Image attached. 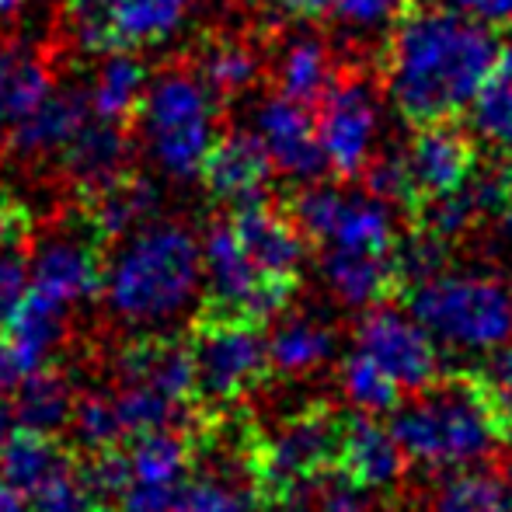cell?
<instances>
[{
	"instance_id": "obj_1",
	"label": "cell",
	"mask_w": 512,
	"mask_h": 512,
	"mask_svg": "<svg viewBox=\"0 0 512 512\" xmlns=\"http://www.w3.org/2000/svg\"><path fill=\"white\" fill-rule=\"evenodd\" d=\"M499 56L492 28L453 7L401 14L384 56L387 98L418 126L450 119L499 70Z\"/></svg>"
},
{
	"instance_id": "obj_2",
	"label": "cell",
	"mask_w": 512,
	"mask_h": 512,
	"mask_svg": "<svg viewBox=\"0 0 512 512\" xmlns=\"http://www.w3.org/2000/svg\"><path fill=\"white\" fill-rule=\"evenodd\" d=\"M415 398L394 408L391 432L411 464L425 471H460L512 443V422L495 405L481 370L439 373Z\"/></svg>"
},
{
	"instance_id": "obj_3",
	"label": "cell",
	"mask_w": 512,
	"mask_h": 512,
	"mask_svg": "<svg viewBox=\"0 0 512 512\" xmlns=\"http://www.w3.org/2000/svg\"><path fill=\"white\" fill-rule=\"evenodd\" d=\"M203 290V251L185 223L150 220L122 237L105 262L102 297L129 328H164L185 317Z\"/></svg>"
},
{
	"instance_id": "obj_4",
	"label": "cell",
	"mask_w": 512,
	"mask_h": 512,
	"mask_svg": "<svg viewBox=\"0 0 512 512\" xmlns=\"http://www.w3.org/2000/svg\"><path fill=\"white\" fill-rule=\"evenodd\" d=\"M345 415L314 401L286 415L272 432H255L244 460L251 499L265 512H310L317 478L338 464Z\"/></svg>"
},
{
	"instance_id": "obj_5",
	"label": "cell",
	"mask_w": 512,
	"mask_h": 512,
	"mask_svg": "<svg viewBox=\"0 0 512 512\" xmlns=\"http://www.w3.org/2000/svg\"><path fill=\"white\" fill-rule=\"evenodd\" d=\"M147 157L171 182H192L216 143V95L196 70L168 67L147 81L136 108Z\"/></svg>"
},
{
	"instance_id": "obj_6",
	"label": "cell",
	"mask_w": 512,
	"mask_h": 512,
	"mask_svg": "<svg viewBox=\"0 0 512 512\" xmlns=\"http://www.w3.org/2000/svg\"><path fill=\"white\" fill-rule=\"evenodd\" d=\"M408 310L436 342L488 352L512 338V290L488 272H439L408 286Z\"/></svg>"
},
{
	"instance_id": "obj_7",
	"label": "cell",
	"mask_w": 512,
	"mask_h": 512,
	"mask_svg": "<svg viewBox=\"0 0 512 512\" xmlns=\"http://www.w3.org/2000/svg\"><path fill=\"white\" fill-rule=\"evenodd\" d=\"M189 352L196 370V398L216 411L234 408L272 377L269 338L262 335V324L203 314Z\"/></svg>"
},
{
	"instance_id": "obj_8",
	"label": "cell",
	"mask_w": 512,
	"mask_h": 512,
	"mask_svg": "<svg viewBox=\"0 0 512 512\" xmlns=\"http://www.w3.org/2000/svg\"><path fill=\"white\" fill-rule=\"evenodd\" d=\"M199 251H203L206 286L203 314L237 317V321H251L265 328V321L279 317L293 300L297 283H276V279L262 276L248 258V251L241 248L230 220L213 223L199 241Z\"/></svg>"
},
{
	"instance_id": "obj_9",
	"label": "cell",
	"mask_w": 512,
	"mask_h": 512,
	"mask_svg": "<svg viewBox=\"0 0 512 512\" xmlns=\"http://www.w3.org/2000/svg\"><path fill=\"white\" fill-rule=\"evenodd\" d=\"M293 220L324 248H352L391 255L398 244V223L391 203L373 192H345L338 185H307L293 199Z\"/></svg>"
},
{
	"instance_id": "obj_10",
	"label": "cell",
	"mask_w": 512,
	"mask_h": 512,
	"mask_svg": "<svg viewBox=\"0 0 512 512\" xmlns=\"http://www.w3.org/2000/svg\"><path fill=\"white\" fill-rule=\"evenodd\" d=\"M317 112V140L324 164L338 178H356L377 157L384 133V105L363 77H345L324 91Z\"/></svg>"
},
{
	"instance_id": "obj_11",
	"label": "cell",
	"mask_w": 512,
	"mask_h": 512,
	"mask_svg": "<svg viewBox=\"0 0 512 512\" xmlns=\"http://www.w3.org/2000/svg\"><path fill=\"white\" fill-rule=\"evenodd\" d=\"M356 349L366 352L401 391H422L443 373L439 345L415 314L398 307H366L356 324Z\"/></svg>"
},
{
	"instance_id": "obj_12",
	"label": "cell",
	"mask_w": 512,
	"mask_h": 512,
	"mask_svg": "<svg viewBox=\"0 0 512 512\" xmlns=\"http://www.w3.org/2000/svg\"><path fill=\"white\" fill-rule=\"evenodd\" d=\"M102 276V241L88 223L84 227H60L39 237L35 251L28 255V290L67 310L98 297Z\"/></svg>"
},
{
	"instance_id": "obj_13",
	"label": "cell",
	"mask_w": 512,
	"mask_h": 512,
	"mask_svg": "<svg viewBox=\"0 0 512 512\" xmlns=\"http://www.w3.org/2000/svg\"><path fill=\"white\" fill-rule=\"evenodd\" d=\"M251 133L269 154L272 168L293 182H314L328 168L317 140V122L304 102H293L286 95H272L255 105L251 112Z\"/></svg>"
},
{
	"instance_id": "obj_14",
	"label": "cell",
	"mask_w": 512,
	"mask_h": 512,
	"mask_svg": "<svg viewBox=\"0 0 512 512\" xmlns=\"http://www.w3.org/2000/svg\"><path fill=\"white\" fill-rule=\"evenodd\" d=\"M401 161H405L411 199L425 203V199H436L460 189L471 178L474 147L457 126H446L443 119L422 122V129L401 150Z\"/></svg>"
},
{
	"instance_id": "obj_15",
	"label": "cell",
	"mask_w": 512,
	"mask_h": 512,
	"mask_svg": "<svg viewBox=\"0 0 512 512\" xmlns=\"http://www.w3.org/2000/svg\"><path fill=\"white\" fill-rule=\"evenodd\" d=\"M272 161L258 136L251 129H234L227 136H216L203 164V182L216 203L241 209L251 203H262L272 185Z\"/></svg>"
},
{
	"instance_id": "obj_16",
	"label": "cell",
	"mask_w": 512,
	"mask_h": 512,
	"mask_svg": "<svg viewBox=\"0 0 512 512\" xmlns=\"http://www.w3.org/2000/svg\"><path fill=\"white\" fill-rule=\"evenodd\" d=\"M230 223H234L241 248L248 251V258L262 276L276 279V283H297L300 269H304L307 244L304 230L297 227L293 216L269 209L265 203H251L237 209Z\"/></svg>"
},
{
	"instance_id": "obj_17",
	"label": "cell",
	"mask_w": 512,
	"mask_h": 512,
	"mask_svg": "<svg viewBox=\"0 0 512 512\" xmlns=\"http://www.w3.org/2000/svg\"><path fill=\"white\" fill-rule=\"evenodd\" d=\"M405 450L394 439L391 425L377 422L373 415H352L345 418L342 453H338V471L352 478L356 485L370 488L373 495L394 492L405 478Z\"/></svg>"
},
{
	"instance_id": "obj_18",
	"label": "cell",
	"mask_w": 512,
	"mask_h": 512,
	"mask_svg": "<svg viewBox=\"0 0 512 512\" xmlns=\"http://www.w3.org/2000/svg\"><path fill=\"white\" fill-rule=\"evenodd\" d=\"M119 384H140L164 398L185 405L196 398V370H192V352L185 342L168 335H143L129 342L115 359Z\"/></svg>"
},
{
	"instance_id": "obj_19",
	"label": "cell",
	"mask_w": 512,
	"mask_h": 512,
	"mask_svg": "<svg viewBox=\"0 0 512 512\" xmlns=\"http://www.w3.org/2000/svg\"><path fill=\"white\" fill-rule=\"evenodd\" d=\"M91 119H95V112H91L88 88L67 84L60 91H49L46 102L35 108V112H28L21 122H14L11 147L21 157L60 154Z\"/></svg>"
},
{
	"instance_id": "obj_20",
	"label": "cell",
	"mask_w": 512,
	"mask_h": 512,
	"mask_svg": "<svg viewBox=\"0 0 512 512\" xmlns=\"http://www.w3.org/2000/svg\"><path fill=\"white\" fill-rule=\"evenodd\" d=\"M321 279L331 297L342 300L345 307H377L405 290L391 255L352 248H324Z\"/></svg>"
},
{
	"instance_id": "obj_21",
	"label": "cell",
	"mask_w": 512,
	"mask_h": 512,
	"mask_svg": "<svg viewBox=\"0 0 512 512\" xmlns=\"http://www.w3.org/2000/svg\"><path fill=\"white\" fill-rule=\"evenodd\" d=\"M161 209V189L150 178L129 175L105 182L102 189L84 192V223L98 234V241H122L136 227L157 220Z\"/></svg>"
},
{
	"instance_id": "obj_22",
	"label": "cell",
	"mask_w": 512,
	"mask_h": 512,
	"mask_svg": "<svg viewBox=\"0 0 512 512\" xmlns=\"http://www.w3.org/2000/svg\"><path fill=\"white\" fill-rule=\"evenodd\" d=\"M70 314H74V310L53 304V300L28 290V297L21 300V307L14 310V317L4 324V342H7V349H11L18 373H32V370H42V366H53L56 352H60L63 342H67Z\"/></svg>"
},
{
	"instance_id": "obj_23",
	"label": "cell",
	"mask_w": 512,
	"mask_h": 512,
	"mask_svg": "<svg viewBox=\"0 0 512 512\" xmlns=\"http://www.w3.org/2000/svg\"><path fill=\"white\" fill-rule=\"evenodd\" d=\"M129 154H133V143H129L126 129L119 122L95 119L60 150V161L67 178L84 196L129 171Z\"/></svg>"
},
{
	"instance_id": "obj_24",
	"label": "cell",
	"mask_w": 512,
	"mask_h": 512,
	"mask_svg": "<svg viewBox=\"0 0 512 512\" xmlns=\"http://www.w3.org/2000/svg\"><path fill=\"white\" fill-rule=\"evenodd\" d=\"M272 74H276L279 95L317 105L324 91L335 84V53L317 32H290L279 42Z\"/></svg>"
},
{
	"instance_id": "obj_25",
	"label": "cell",
	"mask_w": 512,
	"mask_h": 512,
	"mask_svg": "<svg viewBox=\"0 0 512 512\" xmlns=\"http://www.w3.org/2000/svg\"><path fill=\"white\" fill-rule=\"evenodd\" d=\"M11 418L18 429L46 432V436H60L70 425L74 415V384L53 366L21 373L18 384L11 391Z\"/></svg>"
},
{
	"instance_id": "obj_26",
	"label": "cell",
	"mask_w": 512,
	"mask_h": 512,
	"mask_svg": "<svg viewBox=\"0 0 512 512\" xmlns=\"http://www.w3.org/2000/svg\"><path fill=\"white\" fill-rule=\"evenodd\" d=\"M115 49L168 42L189 18L192 0H102Z\"/></svg>"
},
{
	"instance_id": "obj_27",
	"label": "cell",
	"mask_w": 512,
	"mask_h": 512,
	"mask_svg": "<svg viewBox=\"0 0 512 512\" xmlns=\"http://www.w3.org/2000/svg\"><path fill=\"white\" fill-rule=\"evenodd\" d=\"M147 81H150V70L133 53H126V49L105 53L102 67L95 70V84L88 88L95 119L126 126L136 115V108H140Z\"/></svg>"
},
{
	"instance_id": "obj_28",
	"label": "cell",
	"mask_w": 512,
	"mask_h": 512,
	"mask_svg": "<svg viewBox=\"0 0 512 512\" xmlns=\"http://www.w3.org/2000/svg\"><path fill=\"white\" fill-rule=\"evenodd\" d=\"M331 356H335V331L324 321H317V317H286L269 335L272 373L304 377V373H314L317 366L328 363Z\"/></svg>"
},
{
	"instance_id": "obj_29",
	"label": "cell",
	"mask_w": 512,
	"mask_h": 512,
	"mask_svg": "<svg viewBox=\"0 0 512 512\" xmlns=\"http://www.w3.org/2000/svg\"><path fill=\"white\" fill-rule=\"evenodd\" d=\"M67 464H70V457H67V450L56 443V436L18 429V425H14L11 439H7V446H4V457H0V481L11 485L14 492L32 495L42 481H49Z\"/></svg>"
},
{
	"instance_id": "obj_30",
	"label": "cell",
	"mask_w": 512,
	"mask_h": 512,
	"mask_svg": "<svg viewBox=\"0 0 512 512\" xmlns=\"http://www.w3.org/2000/svg\"><path fill=\"white\" fill-rule=\"evenodd\" d=\"M429 512H512V481L495 471L460 467L436 488Z\"/></svg>"
},
{
	"instance_id": "obj_31",
	"label": "cell",
	"mask_w": 512,
	"mask_h": 512,
	"mask_svg": "<svg viewBox=\"0 0 512 512\" xmlns=\"http://www.w3.org/2000/svg\"><path fill=\"white\" fill-rule=\"evenodd\" d=\"M49 91H53V77L39 56L25 49L0 53V119L21 122L46 102Z\"/></svg>"
},
{
	"instance_id": "obj_32",
	"label": "cell",
	"mask_w": 512,
	"mask_h": 512,
	"mask_svg": "<svg viewBox=\"0 0 512 512\" xmlns=\"http://www.w3.org/2000/svg\"><path fill=\"white\" fill-rule=\"evenodd\" d=\"M196 74L203 77V84L216 98H241L262 77V60L248 42L220 39L203 49Z\"/></svg>"
},
{
	"instance_id": "obj_33",
	"label": "cell",
	"mask_w": 512,
	"mask_h": 512,
	"mask_svg": "<svg viewBox=\"0 0 512 512\" xmlns=\"http://www.w3.org/2000/svg\"><path fill=\"white\" fill-rule=\"evenodd\" d=\"M471 133L492 150H512V70H495L467 105Z\"/></svg>"
},
{
	"instance_id": "obj_34",
	"label": "cell",
	"mask_w": 512,
	"mask_h": 512,
	"mask_svg": "<svg viewBox=\"0 0 512 512\" xmlns=\"http://www.w3.org/2000/svg\"><path fill=\"white\" fill-rule=\"evenodd\" d=\"M338 384H342L349 405H356L366 415H380V411H394L401 405V387L373 363L366 352H349L338 370Z\"/></svg>"
},
{
	"instance_id": "obj_35",
	"label": "cell",
	"mask_w": 512,
	"mask_h": 512,
	"mask_svg": "<svg viewBox=\"0 0 512 512\" xmlns=\"http://www.w3.org/2000/svg\"><path fill=\"white\" fill-rule=\"evenodd\" d=\"M70 432H74V443L84 453H105L112 446H122L126 432H122L119 411H115L112 391H88L77 394L74 401V415H70Z\"/></svg>"
},
{
	"instance_id": "obj_36",
	"label": "cell",
	"mask_w": 512,
	"mask_h": 512,
	"mask_svg": "<svg viewBox=\"0 0 512 512\" xmlns=\"http://www.w3.org/2000/svg\"><path fill=\"white\" fill-rule=\"evenodd\" d=\"M28 499V512H98V492L91 485L88 471L77 464H67L49 481H42Z\"/></svg>"
},
{
	"instance_id": "obj_37",
	"label": "cell",
	"mask_w": 512,
	"mask_h": 512,
	"mask_svg": "<svg viewBox=\"0 0 512 512\" xmlns=\"http://www.w3.org/2000/svg\"><path fill=\"white\" fill-rule=\"evenodd\" d=\"M391 258H394V269H398V276H401V286L408 290V286L439 276V272L446 269V262H450V241L439 237L436 230L418 227L411 237L394 244Z\"/></svg>"
},
{
	"instance_id": "obj_38",
	"label": "cell",
	"mask_w": 512,
	"mask_h": 512,
	"mask_svg": "<svg viewBox=\"0 0 512 512\" xmlns=\"http://www.w3.org/2000/svg\"><path fill=\"white\" fill-rule=\"evenodd\" d=\"M251 506H255V499L220 474L189 478L182 495V512H251Z\"/></svg>"
},
{
	"instance_id": "obj_39",
	"label": "cell",
	"mask_w": 512,
	"mask_h": 512,
	"mask_svg": "<svg viewBox=\"0 0 512 512\" xmlns=\"http://www.w3.org/2000/svg\"><path fill=\"white\" fill-rule=\"evenodd\" d=\"M373 499H377V495H373L370 488L356 485V481L345 478L338 467H331L324 478H317L310 509L314 512H373Z\"/></svg>"
},
{
	"instance_id": "obj_40",
	"label": "cell",
	"mask_w": 512,
	"mask_h": 512,
	"mask_svg": "<svg viewBox=\"0 0 512 512\" xmlns=\"http://www.w3.org/2000/svg\"><path fill=\"white\" fill-rule=\"evenodd\" d=\"M411 0H331V14L352 32H380L408 11Z\"/></svg>"
},
{
	"instance_id": "obj_41",
	"label": "cell",
	"mask_w": 512,
	"mask_h": 512,
	"mask_svg": "<svg viewBox=\"0 0 512 512\" xmlns=\"http://www.w3.org/2000/svg\"><path fill=\"white\" fill-rule=\"evenodd\" d=\"M185 485H157V481H126L115 495L119 512H182Z\"/></svg>"
},
{
	"instance_id": "obj_42",
	"label": "cell",
	"mask_w": 512,
	"mask_h": 512,
	"mask_svg": "<svg viewBox=\"0 0 512 512\" xmlns=\"http://www.w3.org/2000/svg\"><path fill=\"white\" fill-rule=\"evenodd\" d=\"M366 178V192H373L384 203H415L411 199V185L405 175V161H401V150H391V154H377L363 171Z\"/></svg>"
},
{
	"instance_id": "obj_43",
	"label": "cell",
	"mask_w": 512,
	"mask_h": 512,
	"mask_svg": "<svg viewBox=\"0 0 512 512\" xmlns=\"http://www.w3.org/2000/svg\"><path fill=\"white\" fill-rule=\"evenodd\" d=\"M28 297V258L21 248L0 251V331Z\"/></svg>"
},
{
	"instance_id": "obj_44",
	"label": "cell",
	"mask_w": 512,
	"mask_h": 512,
	"mask_svg": "<svg viewBox=\"0 0 512 512\" xmlns=\"http://www.w3.org/2000/svg\"><path fill=\"white\" fill-rule=\"evenodd\" d=\"M32 234V213L18 196L0 189V251H14Z\"/></svg>"
},
{
	"instance_id": "obj_45",
	"label": "cell",
	"mask_w": 512,
	"mask_h": 512,
	"mask_svg": "<svg viewBox=\"0 0 512 512\" xmlns=\"http://www.w3.org/2000/svg\"><path fill=\"white\" fill-rule=\"evenodd\" d=\"M481 377H485L495 405H499L502 415L512 422V342L499 345V352H495V359L488 363V370H481Z\"/></svg>"
},
{
	"instance_id": "obj_46",
	"label": "cell",
	"mask_w": 512,
	"mask_h": 512,
	"mask_svg": "<svg viewBox=\"0 0 512 512\" xmlns=\"http://www.w3.org/2000/svg\"><path fill=\"white\" fill-rule=\"evenodd\" d=\"M453 11L478 21H512V0H450Z\"/></svg>"
},
{
	"instance_id": "obj_47",
	"label": "cell",
	"mask_w": 512,
	"mask_h": 512,
	"mask_svg": "<svg viewBox=\"0 0 512 512\" xmlns=\"http://www.w3.org/2000/svg\"><path fill=\"white\" fill-rule=\"evenodd\" d=\"M272 14L279 18H290V21H310L317 14H324L331 7V0H262Z\"/></svg>"
},
{
	"instance_id": "obj_48",
	"label": "cell",
	"mask_w": 512,
	"mask_h": 512,
	"mask_svg": "<svg viewBox=\"0 0 512 512\" xmlns=\"http://www.w3.org/2000/svg\"><path fill=\"white\" fill-rule=\"evenodd\" d=\"M18 366H14V356L11 349H7V342L0 338V401L7 398V394L14 391V384H18Z\"/></svg>"
},
{
	"instance_id": "obj_49",
	"label": "cell",
	"mask_w": 512,
	"mask_h": 512,
	"mask_svg": "<svg viewBox=\"0 0 512 512\" xmlns=\"http://www.w3.org/2000/svg\"><path fill=\"white\" fill-rule=\"evenodd\" d=\"M495 237H499L506 248H512V192L506 203L499 206V213H495Z\"/></svg>"
},
{
	"instance_id": "obj_50",
	"label": "cell",
	"mask_w": 512,
	"mask_h": 512,
	"mask_svg": "<svg viewBox=\"0 0 512 512\" xmlns=\"http://www.w3.org/2000/svg\"><path fill=\"white\" fill-rule=\"evenodd\" d=\"M0 512H28V502L21 492H14L11 485L0 481Z\"/></svg>"
},
{
	"instance_id": "obj_51",
	"label": "cell",
	"mask_w": 512,
	"mask_h": 512,
	"mask_svg": "<svg viewBox=\"0 0 512 512\" xmlns=\"http://www.w3.org/2000/svg\"><path fill=\"white\" fill-rule=\"evenodd\" d=\"M11 432H14V418H11V411L0 408V457H4V446H7V439H11Z\"/></svg>"
},
{
	"instance_id": "obj_52",
	"label": "cell",
	"mask_w": 512,
	"mask_h": 512,
	"mask_svg": "<svg viewBox=\"0 0 512 512\" xmlns=\"http://www.w3.org/2000/svg\"><path fill=\"white\" fill-rule=\"evenodd\" d=\"M28 4H32V0H0V18H14V14L25 11Z\"/></svg>"
},
{
	"instance_id": "obj_53",
	"label": "cell",
	"mask_w": 512,
	"mask_h": 512,
	"mask_svg": "<svg viewBox=\"0 0 512 512\" xmlns=\"http://www.w3.org/2000/svg\"><path fill=\"white\" fill-rule=\"evenodd\" d=\"M499 63H502V67H506V70H512V42H509V46H506V49H502Z\"/></svg>"
},
{
	"instance_id": "obj_54",
	"label": "cell",
	"mask_w": 512,
	"mask_h": 512,
	"mask_svg": "<svg viewBox=\"0 0 512 512\" xmlns=\"http://www.w3.org/2000/svg\"><path fill=\"white\" fill-rule=\"evenodd\" d=\"M0 143H4V133H0Z\"/></svg>"
},
{
	"instance_id": "obj_55",
	"label": "cell",
	"mask_w": 512,
	"mask_h": 512,
	"mask_svg": "<svg viewBox=\"0 0 512 512\" xmlns=\"http://www.w3.org/2000/svg\"><path fill=\"white\" fill-rule=\"evenodd\" d=\"M0 53H4V49H0Z\"/></svg>"
},
{
	"instance_id": "obj_56",
	"label": "cell",
	"mask_w": 512,
	"mask_h": 512,
	"mask_svg": "<svg viewBox=\"0 0 512 512\" xmlns=\"http://www.w3.org/2000/svg\"><path fill=\"white\" fill-rule=\"evenodd\" d=\"M98 512H102V509H98Z\"/></svg>"
},
{
	"instance_id": "obj_57",
	"label": "cell",
	"mask_w": 512,
	"mask_h": 512,
	"mask_svg": "<svg viewBox=\"0 0 512 512\" xmlns=\"http://www.w3.org/2000/svg\"><path fill=\"white\" fill-rule=\"evenodd\" d=\"M67 4H70V0H67Z\"/></svg>"
}]
</instances>
